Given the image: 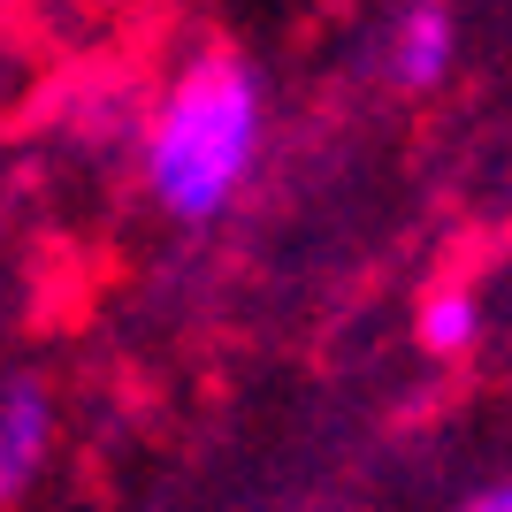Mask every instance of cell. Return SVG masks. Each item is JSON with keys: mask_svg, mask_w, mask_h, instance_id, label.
Here are the masks:
<instances>
[{"mask_svg": "<svg viewBox=\"0 0 512 512\" xmlns=\"http://www.w3.org/2000/svg\"><path fill=\"white\" fill-rule=\"evenodd\" d=\"M260 130V92L237 62H207L199 77H184L153 130V184L184 222H207L222 199L237 192V176L253 161Z\"/></svg>", "mask_w": 512, "mask_h": 512, "instance_id": "cell-1", "label": "cell"}, {"mask_svg": "<svg viewBox=\"0 0 512 512\" xmlns=\"http://www.w3.org/2000/svg\"><path fill=\"white\" fill-rule=\"evenodd\" d=\"M39 451H46V398L31 383H16L0 398V497H16L31 482Z\"/></svg>", "mask_w": 512, "mask_h": 512, "instance_id": "cell-2", "label": "cell"}, {"mask_svg": "<svg viewBox=\"0 0 512 512\" xmlns=\"http://www.w3.org/2000/svg\"><path fill=\"white\" fill-rule=\"evenodd\" d=\"M451 62V23L444 8H413L406 39H398V77L406 85H436V69Z\"/></svg>", "mask_w": 512, "mask_h": 512, "instance_id": "cell-3", "label": "cell"}, {"mask_svg": "<svg viewBox=\"0 0 512 512\" xmlns=\"http://www.w3.org/2000/svg\"><path fill=\"white\" fill-rule=\"evenodd\" d=\"M474 337V306L467 299H428L421 306V344L428 352H459Z\"/></svg>", "mask_w": 512, "mask_h": 512, "instance_id": "cell-4", "label": "cell"}, {"mask_svg": "<svg viewBox=\"0 0 512 512\" xmlns=\"http://www.w3.org/2000/svg\"><path fill=\"white\" fill-rule=\"evenodd\" d=\"M467 512H512V490H490L482 505H467Z\"/></svg>", "mask_w": 512, "mask_h": 512, "instance_id": "cell-5", "label": "cell"}]
</instances>
